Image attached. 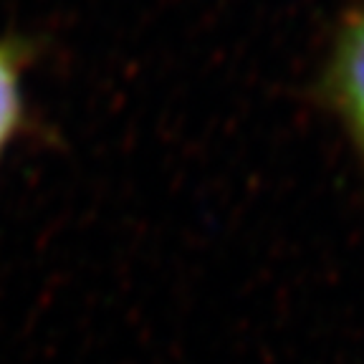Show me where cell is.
Segmentation results:
<instances>
[{
  "instance_id": "2",
  "label": "cell",
  "mask_w": 364,
  "mask_h": 364,
  "mask_svg": "<svg viewBox=\"0 0 364 364\" xmlns=\"http://www.w3.org/2000/svg\"><path fill=\"white\" fill-rule=\"evenodd\" d=\"M23 122V53L0 41V154L13 142Z\"/></svg>"
},
{
  "instance_id": "1",
  "label": "cell",
  "mask_w": 364,
  "mask_h": 364,
  "mask_svg": "<svg viewBox=\"0 0 364 364\" xmlns=\"http://www.w3.org/2000/svg\"><path fill=\"white\" fill-rule=\"evenodd\" d=\"M329 99L364 152V8L341 28L326 71Z\"/></svg>"
}]
</instances>
